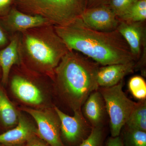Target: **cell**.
Returning <instances> with one entry per match:
<instances>
[{"label":"cell","mask_w":146,"mask_h":146,"mask_svg":"<svg viewBox=\"0 0 146 146\" xmlns=\"http://www.w3.org/2000/svg\"><path fill=\"white\" fill-rule=\"evenodd\" d=\"M123 80L115 86L99 87L104 100L106 110L109 115L111 137L120 136L122 129L137 103L133 101L123 90Z\"/></svg>","instance_id":"5b68a950"},{"label":"cell","mask_w":146,"mask_h":146,"mask_svg":"<svg viewBox=\"0 0 146 146\" xmlns=\"http://www.w3.org/2000/svg\"><path fill=\"white\" fill-rule=\"evenodd\" d=\"M128 87L134 98L142 100H145L146 83L142 77L136 76L131 78L129 81Z\"/></svg>","instance_id":"ffe728a7"},{"label":"cell","mask_w":146,"mask_h":146,"mask_svg":"<svg viewBox=\"0 0 146 146\" xmlns=\"http://www.w3.org/2000/svg\"><path fill=\"white\" fill-rule=\"evenodd\" d=\"M1 68H0V76H1Z\"/></svg>","instance_id":"f1b7e54d"},{"label":"cell","mask_w":146,"mask_h":146,"mask_svg":"<svg viewBox=\"0 0 146 146\" xmlns=\"http://www.w3.org/2000/svg\"><path fill=\"white\" fill-rule=\"evenodd\" d=\"M86 9L92 8L98 6L107 5L110 0H84Z\"/></svg>","instance_id":"484cf974"},{"label":"cell","mask_w":146,"mask_h":146,"mask_svg":"<svg viewBox=\"0 0 146 146\" xmlns=\"http://www.w3.org/2000/svg\"><path fill=\"white\" fill-rule=\"evenodd\" d=\"M0 23L10 36L30 29L52 25L46 18L23 13L14 6L6 16L0 18Z\"/></svg>","instance_id":"9c48e42d"},{"label":"cell","mask_w":146,"mask_h":146,"mask_svg":"<svg viewBox=\"0 0 146 146\" xmlns=\"http://www.w3.org/2000/svg\"><path fill=\"white\" fill-rule=\"evenodd\" d=\"M10 35L0 23V50L5 47L10 42Z\"/></svg>","instance_id":"d4e9b609"},{"label":"cell","mask_w":146,"mask_h":146,"mask_svg":"<svg viewBox=\"0 0 146 146\" xmlns=\"http://www.w3.org/2000/svg\"><path fill=\"white\" fill-rule=\"evenodd\" d=\"M15 69L9 76L11 90L15 97L27 104L42 106L46 97L41 87L39 78L41 74L31 70L23 63L14 66Z\"/></svg>","instance_id":"8992f818"},{"label":"cell","mask_w":146,"mask_h":146,"mask_svg":"<svg viewBox=\"0 0 146 146\" xmlns=\"http://www.w3.org/2000/svg\"><path fill=\"white\" fill-rule=\"evenodd\" d=\"M0 146H3V145L1 144H0Z\"/></svg>","instance_id":"f546056e"},{"label":"cell","mask_w":146,"mask_h":146,"mask_svg":"<svg viewBox=\"0 0 146 146\" xmlns=\"http://www.w3.org/2000/svg\"><path fill=\"white\" fill-rule=\"evenodd\" d=\"M82 107V114L92 127H103L106 110L104 100L98 89L89 95Z\"/></svg>","instance_id":"9a60e30c"},{"label":"cell","mask_w":146,"mask_h":146,"mask_svg":"<svg viewBox=\"0 0 146 146\" xmlns=\"http://www.w3.org/2000/svg\"><path fill=\"white\" fill-rule=\"evenodd\" d=\"M21 49L24 65L52 80L55 69L69 51L52 25L21 33Z\"/></svg>","instance_id":"3957f363"},{"label":"cell","mask_w":146,"mask_h":146,"mask_svg":"<svg viewBox=\"0 0 146 146\" xmlns=\"http://www.w3.org/2000/svg\"><path fill=\"white\" fill-rule=\"evenodd\" d=\"M80 18L87 27L102 32L116 30L119 22L108 4L86 9Z\"/></svg>","instance_id":"30bf717a"},{"label":"cell","mask_w":146,"mask_h":146,"mask_svg":"<svg viewBox=\"0 0 146 146\" xmlns=\"http://www.w3.org/2000/svg\"><path fill=\"white\" fill-rule=\"evenodd\" d=\"M119 21L117 30L128 45L135 60H138L143 52L146 50L145 23Z\"/></svg>","instance_id":"8fae6325"},{"label":"cell","mask_w":146,"mask_h":146,"mask_svg":"<svg viewBox=\"0 0 146 146\" xmlns=\"http://www.w3.org/2000/svg\"><path fill=\"white\" fill-rule=\"evenodd\" d=\"M26 146H51L40 138L37 134L32 136L25 143Z\"/></svg>","instance_id":"cb8c5ba5"},{"label":"cell","mask_w":146,"mask_h":146,"mask_svg":"<svg viewBox=\"0 0 146 146\" xmlns=\"http://www.w3.org/2000/svg\"><path fill=\"white\" fill-rule=\"evenodd\" d=\"M55 111L60 121L61 139L65 146H78L88 137L92 127L81 110L74 112L72 116L65 114L55 106Z\"/></svg>","instance_id":"ba28073f"},{"label":"cell","mask_w":146,"mask_h":146,"mask_svg":"<svg viewBox=\"0 0 146 146\" xmlns=\"http://www.w3.org/2000/svg\"><path fill=\"white\" fill-rule=\"evenodd\" d=\"M127 23L145 22L146 20V0H138L120 19Z\"/></svg>","instance_id":"d6986e66"},{"label":"cell","mask_w":146,"mask_h":146,"mask_svg":"<svg viewBox=\"0 0 146 146\" xmlns=\"http://www.w3.org/2000/svg\"><path fill=\"white\" fill-rule=\"evenodd\" d=\"M36 134L37 128L20 112L17 125L0 133V144L4 146L25 144L32 136Z\"/></svg>","instance_id":"4fadbf2b"},{"label":"cell","mask_w":146,"mask_h":146,"mask_svg":"<svg viewBox=\"0 0 146 146\" xmlns=\"http://www.w3.org/2000/svg\"><path fill=\"white\" fill-rule=\"evenodd\" d=\"M105 146H124L122 140L120 136L110 137L106 142Z\"/></svg>","instance_id":"4316f807"},{"label":"cell","mask_w":146,"mask_h":146,"mask_svg":"<svg viewBox=\"0 0 146 146\" xmlns=\"http://www.w3.org/2000/svg\"><path fill=\"white\" fill-rule=\"evenodd\" d=\"M21 33H17L10 36V42L0 50V68L1 82L6 85L9 82L11 69L16 65L23 63L21 49Z\"/></svg>","instance_id":"7c38bea8"},{"label":"cell","mask_w":146,"mask_h":146,"mask_svg":"<svg viewBox=\"0 0 146 146\" xmlns=\"http://www.w3.org/2000/svg\"><path fill=\"white\" fill-rule=\"evenodd\" d=\"M69 50L81 52L98 64L106 66L135 61L125 40L117 30H95L80 17L64 26H54Z\"/></svg>","instance_id":"6da1fadb"},{"label":"cell","mask_w":146,"mask_h":146,"mask_svg":"<svg viewBox=\"0 0 146 146\" xmlns=\"http://www.w3.org/2000/svg\"><path fill=\"white\" fill-rule=\"evenodd\" d=\"M21 110L34 119L40 138L51 146H65L61 139L60 120L54 109L23 107Z\"/></svg>","instance_id":"52a82bcc"},{"label":"cell","mask_w":146,"mask_h":146,"mask_svg":"<svg viewBox=\"0 0 146 146\" xmlns=\"http://www.w3.org/2000/svg\"><path fill=\"white\" fill-rule=\"evenodd\" d=\"M138 0H110L109 6L118 19L121 18Z\"/></svg>","instance_id":"44dd1931"},{"label":"cell","mask_w":146,"mask_h":146,"mask_svg":"<svg viewBox=\"0 0 146 146\" xmlns=\"http://www.w3.org/2000/svg\"><path fill=\"white\" fill-rule=\"evenodd\" d=\"M122 140L124 146H146V131L124 126Z\"/></svg>","instance_id":"ac0fdd59"},{"label":"cell","mask_w":146,"mask_h":146,"mask_svg":"<svg viewBox=\"0 0 146 146\" xmlns=\"http://www.w3.org/2000/svg\"><path fill=\"white\" fill-rule=\"evenodd\" d=\"M14 6V0H0V18L6 16Z\"/></svg>","instance_id":"603a6c76"},{"label":"cell","mask_w":146,"mask_h":146,"mask_svg":"<svg viewBox=\"0 0 146 146\" xmlns=\"http://www.w3.org/2000/svg\"><path fill=\"white\" fill-rule=\"evenodd\" d=\"M104 140L103 127H92L89 136L78 146H104Z\"/></svg>","instance_id":"7402d4cb"},{"label":"cell","mask_w":146,"mask_h":146,"mask_svg":"<svg viewBox=\"0 0 146 146\" xmlns=\"http://www.w3.org/2000/svg\"><path fill=\"white\" fill-rule=\"evenodd\" d=\"M13 146H26L25 144H23V145H18Z\"/></svg>","instance_id":"83f0119b"},{"label":"cell","mask_w":146,"mask_h":146,"mask_svg":"<svg viewBox=\"0 0 146 146\" xmlns=\"http://www.w3.org/2000/svg\"><path fill=\"white\" fill-rule=\"evenodd\" d=\"M14 6L27 14L41 16L54 26H64L80 16L67 0H14Z\"/></svg>","instance_id":"277c9868"},{"label":"cell","mask_w":146,"mask_h":146,"mask_svg":"<svg viewBox=\"0 0 146 146\" xmlns=\"http://www.w3.org/2000/svg\"><path fill=\"white\" fill-rule=\"evenodd\" d=\"M20 112L0 86V125L5 131L17 125Z\"/></svg>","instance_id":"2e32d148"},{"label":"cell","mask_w":146,"mask_h":146,"mask_svg":"<svg viewBox=\"0 0 146 146\" xmlns=\"http://www.w3.org/2000/svg\"><path fill=\"white\" fill-rule=\"evenodd\" d=\"M136 61L106 65L99 68L97 82L99 87H108L117 84L125 76L133 72Z\"/></svg>","instance_id":"5bb4252c"},{"label":"cell","mask_w":146,"mask_h":146,"mask_svg":"<svg viewBox=\"0 0 146 146\" xmlns=\"http://www.w3.org/2000/svg\"><path fill=\"white\" fill-rule=\"evenodd\" d=\"M99 64L74 50H69L55 69L52 80L63 102L73 111L82 110L88 97L99 88Z\"/></svg>","instance_id":"7a4b0ae2"},{"label":"cell","mask_w":146,"mask_h":146,"mask_svg":"<svg viewBox=\"0 0 146 146\" xmlns=\"http://www.w3.org/2000/svg\"><path fill=\"white\" fill-rule=\"evenodd\" d=\"M125 126L129 128L146 131V102L137 103Z\"/></svg>","instance_id":"e0dca14e"}]
</instances>
